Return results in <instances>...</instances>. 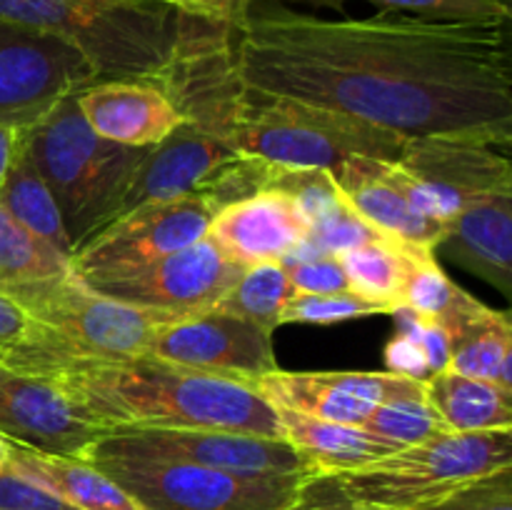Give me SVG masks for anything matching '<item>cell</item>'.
Instances as JSON below:
<instances>
[{
	"mask_svg": "<svg viewBox=\"0 0 512 510\" xmlns=\"http://www.w3.org/2000/svg\"><path fill=\"white\" fill-rule=\"evenodd\" d=\"M230 40L253 93L338 110L403 138L512 143L508 23L403 13L330 20L245 0Z\"/></svg>",
	"mask_w": 512,
	"mask_h": 510,
	"instance_id": "cell-1",
	"label": "cell"
},
{
	"mask_svg": "<svg viewBox=\"0 0 512 510\" xmlns=\"http://www.w3.org/2000/svg\"><path fill=\"white\" fill-rule=\"evenodd\" d=\"M85 420L113 430H238L283 438L278 410L238 380L155 355L78 360L45 373Z\"/></svg>",
	"mask_w": 512,
	"mask_h": 510,
	"instance_id": "cell-2",
	"label": "cell"
},
{
	"mask_svg": "<svg viewBox=\"0 0 512 510\" xmlns=\"http://www.w3.org/2000/svg\"><path fill=\"white\" fill-rule=\"evenodd\" d=\"M5 298L28 315V333L3 363L38 375L78 360L148 355L160 325L173 320L100 295L75 273L25 285Z\"/></svg>",
	"mask_w": 512,
	"mask_h": 510,
	"instance_id": "cell-3",
	"label": "cell"
},
{
	"mask_svg": "<svg viewBox=\"0 0 512 510\" xmlns=\"http://www.w3.org/2000/svg\"><path fill=\"white\" fill-rule=\"evenodd\" d=\"M75 95L60 100L35 128L25 150L48 185L73 250L123 213L125 195L145 148L110 143L93 133Z\"/></svg>",
	"mask_w": 512,
	"mask_h": 510,
	"instance_id": "cell-4",
	"label": "cell"
},
{
	"mask_svg": "<svg viewBox=\"0 0 512 510\" xmlns=\"http://www.w3.org/2000/svg\"><path fill=\"white\" fill-rule=\"evenodd\" d=\"M0 18L63 38L98 80H155L180 33V13L160 0H0Z\"/></svg>",
	"mask_w": 512,
	"mask_h": 510,
	"instance_id": "cell-5",
	"label": "cell"
},
{
	"mask_svg": "<svg viewBox=\"0 0 512 510\" xmlns=\"http://www.w3.org/2000/svg\"><path fill=\"white\" fill-rule=\"evenodd\" d=\"M403 135L300 100L245 90L225 143L285 168L333 170L353 155L395 160Z\"/></svg>",
	"mask_w": 512,
	"mask_h": 510,
	"instance_id": "cell-6",
	"label": "cell"
},
{
	"mask_svg": "<svg viewBox=\"0 0 512 510\" xmlns=\"http://www.w3.org/2000/svg\"><path fill=\"white\" fill-rule=\"evenodd\" d=\"M505 468H512V430H450L335 478L370 508L410 510Z\"/></svg>",
	"mask_w": 512,
	"mask_h": 510,
	"instance_id": "cell-7",
	"label": "cell"
},
{
	"mask_svg": "<svg viewBox=\"0 0 512 510\" xmlns=\"http://www.w3.org/2000/svg\"><path fill=\"white\" fill-rule=\"evenodd\" d=\"M88 463L103 470L145 510H280L310 475L248 478L180 460L150 458L95 443Z\"/></svg>",
	"mask_w": 512,
	"mask_h": 510,
	"instance_id": "cell-8",
	"label": "cell"
},
{
	"mask_svg": "<svg viewBox=\"0 0 512 510\" xmlns=\"http://www.w3.org/2000/svg\"><path fill=\"white\" fill-rule=\"evenodd\" d=\"M98 83L88 60L63 38L0 18V125L35 128L68 95Z\"/></svg>",
	"mask_w": 512,
	"mask_h": 510,
	"instance_id": "cell-9",
	"label": "cell"
},
{
	"mask_svg": "<svg viewBox=\"0 0 512 510\" xmlns=\"http://www.w3.org/2000/svg\"><path fill=\"white\" fill-rule=\"evenodd\" d=\"M213 210L195 195L135 205L73 250L70 265L83 283L115 278L205 238Z\"/></svg>",
	"mask_w": 512,
	"mask_h": 510,
	"instance_id": "cell-10",
	"label": "cell"
},
{
	"mask_svg": "<svg viewBox=\"0 0 512 510\" xmlns=\"http://www.w3.org/2000/svg\"><path fill=\"white\" fill-rule=\"evenodd\" d=\"M243 270V265L225 258L205 235L198 243L153 260L145 268L115 278L93 280L88 285L100 295L135 308L155 310L175 320L213 310L238 283Z\"/></svg>",
	"mask_w": 512,
	"mask_h": 510,
	"instance_id": "cell-11",
	"label": "cell"
},
{
	"mask_svg": "<svg viewBox=\"0 0 512 510\" xmlns=\"http://www.w3.org/2000/svg\"><path fill=\"white\" fill-rule=\"evenodd\" d=\"M100 440L128 453L180 460L248 478L313 475L288 440L238 430H113Z\"/></svg>",
	"mask_w": 512,
	"mask_h": 510,
	"instance_id": "cell-12",
	"label": "cell"
},
{
	"mask_svg": "<svg viewBox=\"0 0 512 510\" xmlns=\"http://www.w3.org/2000/svg\"><path fill=\"white\" fill-rule=\"evenodd\" d=\"M148 355L253 388L263 375L278 370L273 333L218 310L160 325Z\"/></svg>",
	"mask_w": 512,
	"mask_h": 510,
	"instance_id": "cell-13",
	"label": "cell"
},
{
	"mask_svg": "<svg viewBox=\"0 0 512 510\" xmlns=\"http://www.w3.org/2000/svg\"><path fill=\"white\" fill-rule=\"evenodd\" d=\"M255 390L273 408L360 428L378 405L425 395V380L405 378L388 370L385 373H368V370L288 373L278 368L263 375L255 383Z\"/></svg>",
	"mask_w": 512,
	"mask_h": 510,
	"instance_id": "cell-14",
	"label": "cell"
},
{
	"mask_svg": "<svg viewBox=\"0 0 512 510\" xmlns=\"http://www.w3.org/2000/svg\"><path fill=\"white\" fill-rule=\"evenodd\" d=\"M0 435L43 453L85 460L105 430L85 420L53 380L0 360Z\"/></svg>",
	"mask_w": 512,
	"mask_h": 510,
	"instance_id": "cell-15",
	"label": "cell"
},
{
	"mask_svg": "<svg viewBox=\"0 0 512 510\" xmlns=\"http://www.w3.org/2000/svg\"><path fill=\"white\" fill-rule=\"evenodd\" d=\"M395 160L430 190L445 223L475 200L512 193V165L493 145L458 138H408Z\"/></svg>",
	"mask_w": 512,
	"mask_h": 510,
	"instance_id": "cell-16",
	"label": "cell"
},
{
	"mask_svg": "<svg viewBox=\"0 0 512 510\" xmlns=\"http://www.w3.org/2000/svg\"><path fill=\"white\" fill-rule=\"evenodd\" d=\"M205 235L225 258L250 268L293 258L308 240L310 223L295 195L268 188L218 210Z\"/></svg>",
	"mask_w": 512,
	"mask_h": 510,
	"instance_id": "cell-17",
	"label": "cell"
},
{
	"mask_svg": "<svg viewBox=\"0 0 512 510\" xmlns=\"http://www.w3.org/2000/svg\"><path fill=\"white\" fill-rule=\"evenodd\" d=\"M340 200L388 240L435 253L448 225L418 213L393 175V160L353 155L330 170Z\"/></svg>",
	"mask_w": 512,
	"mask_h": 510,
	"instance_id": "cell-18",
	"label": "cell"
},
{
	"mask_svg": "<svg viewBox=\"0 0 512 510\" xmlns=\"http://www.w3.org/2000/svg\"><path fill=\"white\" fill-rule=\"evenodd\" d=\"M75 103L93 133L130 148L158 145L185 123L153 80H98L80 90Z\"/></svg>",
	"mask_w": 512,
	"mask_h": 510,
	"instance_id": "cell-19",
	"label": "cell"
},
{
	"mask_svg": "<svg viewBox=\"0 0 512 510\" xmlns=\"http://www.w3.org/2000/svg\"><path fill=\"white\" fill-rule=\"evenodd\" d=\"M235 155L238 150L230 148L225 140L205 133L198 125L183 123L158 145L145 148L143 160L130 180L123 213L135 205L195 195L210 175L218 173Z\"/></svg>",
	"mask_w": 512,
	"mask_h": 510,
	"instance_id": "cell-20",
	"label": "cell"
},
{
	"mask_svg": "<svg viewBox=\"0 0 512 510\" xmlns=\"http://www.w3.org/2000/svg\"><path fill=\"white\" fill-rule=\"evenodd\" d=\"M448 335L445 370L485 380L512 393V323L508 313L488 308L460 288L440 320Z\"/></svg>",
	"mask_w": 512,
	"mask_h": 510,
	"instance_id": "cell-21",
	"label": "cell"
},
{
	"mask_svg": "<svg viewBox=\"0 0 512 510\" xmlns=\"http://www.w3.org/2000/svg\"><path fill=\"white\" fill-rule=\"evenodd\" d=\"M438 248L512 298V193L465 205L448 223Z\"/></svg>",
	"mask_w": 512,
	"mask_h": 510,
	"instance_id": "cell-22",
	"label": "cell"
},
{
	"mask_svg": "<svg viewBox=\"0 0 512 510\" xmlns=\"http://www.w3.org/2000/svg\"><path fill=\"white\" fill-rule=\"evenodd\" d=\"M278 410L283 440H288L313 475H340L375 463L400 450V445L378 438L358 425L330 423L310 415Z\"/></svg>",
	"mask_w": 512,
	"mask_h": 510,
	"instance_id": "cell-23",
	"label": "cell"
},
{
	"mask_svg": "<svg viewBox=\"0 0 512 510\" xmlns=\"http://www.w3.org/2000/svg\"><path fill=\"white\" fill-rule=\"evenodd\" d=\"M10 468L45 485L78 510H145L133 495L125 493L110 475L88 460L65 458L13 443Z\"/></svg>",
	"mask_w": 512,
	"mask_h": 510,
	"instance_id": "cell-24",
	"label": "cell"
},
{
	"mask_svg": "<svg viewBox=\"0 0 512 510\" xmlns=\"http://www.w3.org/2000/svg\"><path fill=\"white\" fill-rule=\"evenodd\" d=\"M425 393L453 433L512 430L510 390L453 370H440L425 380Z\"/></svg>",
	"mask_w": 512,
	"mask_h": 510,
	"instance_id": "cell-25",
	"label": "cell"
},
{
	"mask_svg": "<svg viewBox=\"0 0 512 510\" xmlns=\"http://www.w3.org/2000/svg\"><path fill=\"white\" fill-rule=\"evenodd\" d=\"M0 208L8 210L18 223L48 240L63 255H68V258L73 255V245L65 235L58 205H55L48 185L43 183L28 150H25L23 133H18L13 155H10L3 180H0Z\"/></svg>",
	"mask_w": 512,
	"mask_h": 510,
	"instance_id": "cell-26",
	"label": "cell"
},
{
	"mask_svg": "<svg viewBox=\"0 0 512 510\" xmlns=\"http://www.w3.org/2000/svg\"><path fill=\"white\" fill-rule=\"evenodd\" d=\"M423 250H413L398 240H370L338 253L348 275L350 290L373 303L385 305L390 313L403 308V290Z\"/></svg>",
	"mask_w": 512,
	"mask_h": 510,
	"instance_id": "cell-27",
	"label": "cell"
},
{
	"mask_svg": "<svg viewBox=\"0 0 512 510\" xmlns=\"http://www.w3.org/2000/svg\"><path fill=\"white\" fill-rule=\"evenodd\" d=\"M73 273L68 255L0 208V295Z\"/></svg>",
	"mask_w": 512,
	"mask_h": 510,
	"instance_id": "cell-28",
	"label": "cell"
},
{
	"mask_svg": "<svg viewBox=\"0 0 512 510\" xmlns=\"http://www.w3.org/2000/svg\"><path fill=\"white\" fill-rule=\"evenodd\" d=\"M293 293L285 263L250 265L213 310L250 320L258 328L275 333L280 328V313Z\"/></svg>",
	"mask_w": 512,
	"mask_h": 510,
	"instance_id": "cell-29",
	"label": "cell"
},
{
	"mask_svg": "<svg viewBox=\"0 0 512 510\" xmlns=\"http://www.w3.org/2000/svg\"><path fill=\"white\" fill-rule=\"evenodd\" d=\"M360 428L378 435V438L390 440L400 448L450 433L448 425L443 423L438 410L428 400V393L418 395V398H398L378 405Z\"/></svg>",
	"mask_w": 512,
	"mask_h": 510,
	"instance_id": "cell-30",
	"label": "cell"
},
{
	"mask_svg": "<svg viewBox=\"0 0 512 510\" xmlns=\"http://www.w3.org/2000/svg\"><path fill=\"white\" fill-rule=\"evenodd\" d=\"M313 5L340 8L350 0H310ZM378 5L383 13H403L428 20H463V23H508L505 0H363Z\"/></svg>",
	"mask_w": 512,
	"mask_h": 510,
	"instance_id": "cell-31",
	"label": "cell"
},
{
	"mask_svg": "<svg viewBox=\"0 0 512 510\" xmlns=\"http://www.w3.org/2000/svg\"><path fill=\"white\" fill-rule=\"evenodd\" d=\"M370 315H393L385 305L373 303L363 295L353 293H330V295H308L293 293L280 313V325L305 323V325H335L345 320L370 318Z\"/></svg>",
	"mask_w": 512,
	"mask_h": 510,
	"instance_id": "cell-32",
	"label": "cell"
},
{
	"mask_svg": "<svg viewBox=\"0 0 512 510\" xmlns=\"http://www.w3.org/2000/svg\"><path fill=\"white\" fill-rule=\"evenodd\" d=\"M458 293L460 285L445 275V270L435 260V253L420 255L408 283H405L403 308L440 323L450 305L455 303Z\"/></svg>",
	"mask_w": 512,
	"mask_h": 510,
	"instance_id": "cell-33",
	"label": "cell"
},
{
	"mask_svg": "<svg viewBox=\"0 0 512 510\" xmlns=\"http://www.w3.org/2000/svg\"><path fill=\"white\" fill-rule=\"evenodd\" d=\"M410 510H512V468L470 480V483Z\"/></svg>",
	"mask_w": 512,
	"mask_h": 510,
	"instance_id": "cell-34",
	"label": "cell"
},
{
	"mask_svg": "<svg viewBox=\"0 0 512 510\" xmlns=\"http://www.w3.org/2000/svg\"><path fill=\"white\" fill-rule=\"evenodd\" d=\"M288 278L293 283L295 293L308 295H330V293H348L350 283L340 265L338 255L318 253L308 258H295L285 263Z\"/></svg>",
	"mask_w": 512,
	"mask_h": 510,
	"instance_id": "cell-35",
	"label": "cell"
},
{
	"mask_svg": "<svg viewBox=\"0 0 512 510\" xmlns=\"http://www.w3.org/2000/svg\"><path fill=\"white\" fill-rule=\"evenodd\" d=\"M0 510H78L48 490L45 485L25 478L8 468L0 473Z\"/></svg>",
	"mask_w": 512,
	"mask_h": 510,
	"instance_id": "cell-36",
	"label": "cell"
},
{
	"mask_svg": "<svg viewBox=\"0 0 512 510\" xmlns=\"http://www.w3.org/2000/svg\"><path fill=\"white\" fill-rule=\"evenodd\" d=\"M280 510H375L355 500L335 475H310Z\"/></svg>",
	"mask_w": 512,
	"mask_h": 510,
	"instance_id": "cell-37",
	"label": "cell"
},
{
	"mask_svg": "<svg viewBox=\"0 0 512 510\" xmlns=\"http://www.w3.org/2000/svg\"><path fill=\"white\" fill-rule=\"evenodd\" d=\"M385 365H388V373L405 375V378L428 380L433 375L423 345L400 330L385 345Z\"/></svg>",
	"mask_w": 512,
	"mask_h": 510,
	"instance_id": "cell-38",
	"label": "cell"
},
{
	"mask_svg": "<svg viewBox=\"0 0 512 510\" xmlns=\"http://www.w3.org/2000/svg\"><path fill=\"white\" fill-rule=\"evenodd\" d=\"M28 333V315L10 298L0 295V360L8 358Z\"/></svg>",
	"mask_w": 512,
	"mask_h": 510,
	"instance_id": "cell-39",
	"label": "cell"
},
{
	"mask_svg": "<svg viewBox=\"0 0 512 510\" xmlns=\"http://www.w3.org/2000/svg\"><path fill=\"white\" fill-rule=\"evenodd\" d=\"M160 3L170 5L178 13L195 15V18H208V20H233L235 13L245 0H160Z\"/></svg>",
	"mask_w": 512,
	"mask_h": 510,
	"instance_id": "cell-40",
	"label": "cell"
},
{
	"mask_svg": "<svg viewBox=\"0 0 512 510\" xmlns=\"http://www.w3.org/2000/svg\"><path fill=\"white\" fill-rule=\"evenodd\" d=\"M15 140H18V133L15 130H8L0 125V180H3L5 168H8V160L13 155Z\"/></svg>",
	"mask_w": 512,
	"mask_h": 510,
	"instance_id": "cell-41",
	"label": "cell"
},
{
	"mask_svg": "<svg viewBox=\"0 0 512 510\" xmlns=\"http://www.w3.org/2000/svg\"><path fill=\"white\" fill-rule=\"evenodd\" d=\"M10 458H13V440L0 435V473L10 468Z\"/></svg>",
	"mask_w": 512,
	"mask_h": 510,
	"instance_id": "cell-42",
	"label": "cell"
}]
</instances>
